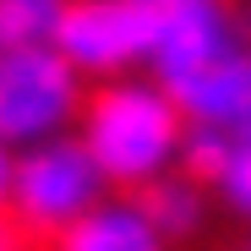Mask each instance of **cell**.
I'll list each match as a JSON object with an SVG mask.
<instances>
[{
    "mask_svg": "<svg viewBox=\"0 0 251 251\" xmlns=\"http://www.w3.org/2000/svg\"><path fill=\"white\" fill-rule=\"evenodd\" d=\"M246 38H251V27H246V11L235 6V0H191V6L158 11L148 71L164 82V88H175V82L207 71L213 60L235 55Z\"/></svg>",
    "mask_w": 251,
    "mask_h": 251,
    "instance_id": "5",
    "label": "cell"
},
{
    "mask_svg": "<svg viewBox=\"0 0 251 251\" xmlns=\"http://www.w3.org/2000/svg\"><path fill=\"white\" fill-rule=\"evenodd\" d=\"M76 142L93 153L109 191H148L153 180L175 175L186 164L191 126L153 71L88 82V99L76 115Z\"/></svg>",
    "mask_w": 251,
    "mask_h": 251,
    "instance_id": "1",
    "label": "cell"
},
{
    "mask_svg": "<svg viewBox=\"0 0 251 251\" xmlns=\"http://www.w3.org/2000/svg\"><path fill=\"white\" fill-rule=\"evenodd\" d=\"M109 197V180L99 175L93 153L76 142V131L17 148L11 164V191L0 213L11 219V229L27 240V251H50L88 207Z\"/></svg>",
    "mask_w": 251,
    "mask_h": 251,
    "instance_id": "2",
    "label": "cell"
},
{
    "mask_svg": "<svg viewBox=\"0 0 251 251\" xmlns=\"http://www.w3.org/2000/svg\"><path fill=\"white\" fill-rule=\"evenodd\" d=\"M50 251H175L148 219L142 197L131 191H109L99 207H88Z\"/></svg>",
    "mask_w": 251,
    "mask_h": 251,
    "instance_id": "8",
    "label": "cell"
},
{
    "mask_svg": "<svg viewBox=\"0 0 251 251\" xmlns=\"http://www.w3.org/2000/svg\"><path fill=\"white\" fill-rule=\"evenodd\" d=\"M11 164H17V148L0 142V207H6V191H11Z\"/></svg>",
    "mask_w": 251,
    "mask_h": 251,
    "instance_id": "11",
    "label": "cell"
},
{
    "mask_svg": "<svg viewBox=\"0 0 251 251\" xmlns=\"http://www.w3.org/2000/svg\"><path fill=\"white\" fill-rule=\"evenodd\" d=\"M0 251H27V240L11 229V219H6V213H0Z\"/></svg>",
    "mask_w": 251,
    "mask_h": 251,
    "instance_id": "12",
    "label": "cell"
},
{
    "mask_svg": "<svg viewBox=\"0 0 251 251\" xmlns=\"http://www.w3.org/2000/svg\"><path fill=\"white\" fill-rule=\"evenodd\" d=\"M88 82L76 66L55 50H0V142L6 148H33L76 131Z\"/></svg>",
    "mask_w": 251,
    "mask_h": 251,
    "instance_id": "3",
    "label": "cell"
},
{
    "mask_svg": "<svg viewBox=\"0 0 251 251\" xmlns=\"http://www.w3.org/2000/svg\"><path fill=\"white\" fill-rule=\"evenodd\" d=\"M186 170L207 186L219 219L251 229V120L235 131H191Z\"/></svg>",
    "mask_w": 251,
    "mask_h": 251,
    "instance_id": "6",
    "label": "cell"
},
{
    "mask_svg": "<svg viewBox=\"0 0 251 251\" xmlns=\"http://www.w3.org/2000/svg\"><path fill=\"white\" fill-rule=\"evenodd\" d=\"M240 11H246V27H251V0H246V6H240Z\"/></svg>",
    "mask_w": 251,
    "mask_h": 251,
    "instance_id": "15",
    "label": "cell"
},
{
    "mask_svg": "<svg viewBox=\"0 0 251 251\" xmlns=\"http://www.w3.org/2000/svg\"><path fill=\"white\" fill-rule=\"evenodd\" d=\"M170 93H175L191 131H235V126H246L251 120V38L235 55L213 60L207 71L175 82Z\"/></svg>",
    "mask_w": 251,
    "mask_h": 251,
    "instance_id": "7",
    "label": "cell"
},
{
    "mask_svg": "<svg viewBox=\"0 0 251 251\" xmlns=\"http://www.w3.org/2000/svg\"><path fill=\"white\" fill-rule=\"evenodd\" d=\"M71 0H0V50H38L55 44Z\"/></svg>",
    "mask_w": 251,
    "mask_h": 251,
    "instance_id": "10",
    "label": "cell"
},
{
    "mask_svg": "<svg viewBox=\"0 0 251 251\" xmlns=\"http://www.w3.org/2000/svg\"><path fill=\"white\" fill-rule=\"evenodd\" d=\"M153 22L158 17L142 11L137 0H71L55 33V50L76 66L82 82L131 76V71H148Z\"/></svg>",
    "mask_w": 251,
    "mask_h": 251,
    "instance_id": "4",
    "label": "cell"
},
{
    "mask_svg": "<svg viewBox=\"0 0 251 251\" xmlns=\"http://www.w3.org/2000/svg\"><path fill=\"white\" fill-rule=\"evenodd\" d=\"M235 251H251V229H246V235H240V240H235Z\"/></svg>",
    "mask_w": 251,
    "mask_h": 251,
    "instance_id": "14",
    "label": "cell"
},
{
    "mask_svg": "<svg viewBox=\"0 0 251 251\" xmlns=\"http://www.w3.org/2000/svg\"><path fill=\"white\" fill-rule=\"evenodd\" d=\"M137 6H142V11H153V17H158V11H175V6H191V0H137Z\"/></svg>",
    "mask_w": 251,
    "mask_h": 251,
    "instance_id": "13",
    "label": "cell"
},
{
    "mask_svg": "<svg viewBox=\"0 0 251 251\" xmlns=\"http://www.w3.org/2000/svg\"><path fill=\"white\" fill-rule=\"evenodd\" d=\"M142 197V207H148V219L158 224V235L170 240L175 251H186V246H197L202 235H207V224L219 219V207H213V197H207V186L186 170L175 175H164V180H153L148 191H137Z\"/></svg>",
    "mask_w": 251,
    "mask_h": 251,
    "instance_id": "9",
    "label": "cell"
}]
</instances>
